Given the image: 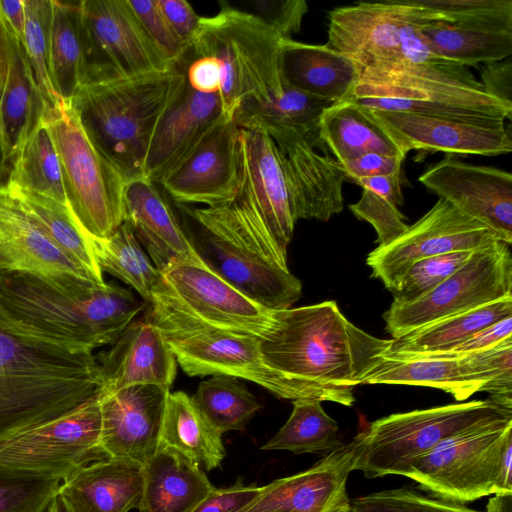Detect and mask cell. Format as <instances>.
Segmentation results:
<instances>
[{
	"instance_id": "6da1fadb",
	"label": "cell",
	"mask_w": 512,
	"mask_h": 512,
	"mask_svg": "<svg viewBox=\"0 0 512 512\" xmlns=\"http://www.w3.org/2000/svg\"><path fill=\"white\" fill-rule=\"evenodd\" d=\"M259 339L265 364L290 383L296 400L355 402L354 389L382 360L391 339L376 338L350 322L337 303L274 310Z\"/></svg>"
},
{
	"instance_id": "7a4b0ae2",
	"label": "cell",
	"mask_w": 512,
	"mask_h": 512,
	"mask_svg": "<svg viewBox=\"0 0 512 512\" xmlns=\"http://www.w3.org/2000/svg\"><path fill=\"white\" fill-rule=\"evenodd\" d=\"M142 307L118 285L0 272V330L69 353L113 344Z\"/></svg>"
},
{
	"instance_id": "3957f363",
	"label": "cell",
	"mask_w": 512,
	"mask_h": 512,
	"mask_svg": "<svg viewBox=\"0 0 512 512\" xmlns=\"http://www.w3.org/2000/svg\"><path fill=\"white\" fill-rule=\"evenodd\" d=\"M444 22L415 0L357 2L329 12L326 45L356 67L358 81L389 87L423 86L469 77L468 67L434 55L420 30Z\"/></svg>"
},
{
	"instance_id": "277c9868",
	"label": "cell",
	"mask_w": 512,
	"mask_h": 512,
	"mask_svg": "<svg viewBox=\"0 0 512 512\" xmlns=\"http://www.w3.org/2000/svg\"><path fill=\"white\" fill-rule=\"evenodd\" d=\"M96 357L30 343L0 330V440L99 394Z\"/></svg>"
},
{
	"instance_id": "5b68a950",
	"label": "cell",
	"mask_w": 512,
	"mask_h": 512,
	"mask_svg": "<svg viewBox=\"0 0 512 512\" xmlns=\"http://www.w3.org/2000/svg\"><path fill=\"white\" fill-rule=\"evenodd\" d=\"M200 228L195 247L206 265L270 310L290 308L302 285L288 269L257 210L239 188L222 205L188 210Z\"/></svg>"
},
{
	"instance_id": "8992f818",
	"label": "cell",
	"mask_w": 512,
	"mask_h": 512,
	"mask_svg": "<svg viewBox=\"0 0 512 512\" xmlns=\"http://www.w3.org/2000/svg\"><path fill=\"white\" fill-rule=\"evenodd\" d=\"M184 81L174 64L163 71L86 84L70 105L89 137L129 182L143 177L154 130Z\"/></svg>"
},
{
	"instance_id": "52a82bcc",
	"label": "cell",
	"mask_w": 512,
	"mask_h": 512,
	"mask_svg": "<svg viewBox=\"0 0 512 512\" xmlns=\"http://www.w3.org/2000/svg\"><path fill=\"white\" fill-rule=\"evenodd\" d=\"M281 36L253 13L226 6L201 17L183 53L214 59L221 72L219 96L232 119L249 100L265 101L283 93Z\"/></svg>"
},
{
	"instance_id": "ba28073f",
	"label": "cell",
	"mask_w": 512,
	"mask_h": 512,
	"mask_svg": "<svg viewBox=\"0 0 512 512\" xmlns=\"http://www.w3.org/2000/svg\"><path fill=\"white\" fill-rule=\"evenodd\" d=\"M44 115L71 213L88 236L109 237L123 223L127 179L89 137L70 104L48 106Z\"/></svg>"
},
{
	"instance_id": "9c48e42d",
	"label": "cell",
	"mask_w": 512,
	"mask_h": 512,
	"mask_svg": "<svg viewBox=\"0 0 512 512\" xmlns=\"http://www.w3.org/2000/svg\"><path fill=\"white\" fill-rule=\"evenodd\" d=\"M512 416L490 399L472 400L427 409L395 413L371 422L354 438L357 442L353 471L372 479L406 476L413 460L447 437L476 423Z\"/></svg>"
},
{
	"instance_id": "30bf717a",
	"label": "cell",
	"mask_w": 512,
	"mask_h": 512,
	"mask_svg": "<svg viewBox=\"0 0 512 512\" xmlns=\"http://www.w3.org/2000/svg\"><path fill=\"white\" fill-rule=\"evenodd\" d=\"M145 316L161 330L187 375L244 379L279 398L295 400L287 379L265 364L257 337L216 329L153 303Z\"/></svg>"
},
{
	"instance_id": "8fae6325",
	"label": "cell",
	"mask_w": 512,
	"mask_h": 512,
	"mask_svg": "<svg viewBox=\"0 0 512 512\" xmlns=\"http://www.w3.org/2000/svg\"><path fill=\"white\" fill-rule=\"evenodd\" d=\"M512 416L455 433L413 460L406 477L437 498L465 503L495 494L498 457Z\"/></svg>"
},
{
	"instance_id": "7c38bea8",
	"label": "cell",
	"mask_w": 512,
	"mask_h": 512,
	"mask_svg": "<svg viewBox=\"0 0 512 512\" xmlns=\"http://www.w3.org/2000/svg\"><path fill=\"white\" fill-rule=\"evenodd\" d=\"M512 296L510 245L495 240L472 251L467 261L420 299L391 304L384 313L386 330L396 338L441 318Z\"/></svg>"
},
{
	"instance_id": "4fadbf2b",
	"label": "cell",
	"mask_w": 512,
	"mask_h": 512,
	"mask_svg": "<svg viewBox=\"0 0 512 512\" xmlns=\"http://www.w3.org/2000/svg\"><path fill=\"white\" fill-rule=\"evenodd\" d=\"M100 393L65 414L0 440V466L61 481L109 458L101 441Z\"/></svg>"
},
{
	"instance_id": "5bb4252c",
	"label": "cell",
	"mask_w": 512,
	"mask_h": 512,
	"mask_svg": "<svg viewBox=\"0 0 512 512\" xmlns=\"http://www.w3.org/2000/svg\"><path fill=\"white\" fill-rule=\"evenodd\" d=\"M80 6L84 85L163 71L174 65L149 37L128 0H83Z\"/></svg>"
},
{
	"instance_id": "9a60e30c",
	"label": "cell",
	"mask_w": 512,
	"mask_h": 512,
	"mask_svg": "<svg viewBox=\"0 0 512 512\" xmlns=\"http://www.w3.org/2000/svg\"><path fill=\"white\" fill-rule=\"evenodd\" d=\"M149 303L210 327L257 338L269 330L274 310L245 296L206 264L181 263L161 272Z\"/></svg>"
},
{
	"instance_id": "2e32d148",
	"label": "cell",
	"mask_w": 512,
	"mask_h": 512,
	"mask_svg": "<svg viewBox=\"0 0 512 512\" xmlns=\"http://www.w3.org/2000/svg\"><path fill=\"white\" fill-rule=\"evenodd\" d=\"M495 240L500 238L489 227L439 198L404 233L373 249L366 264L372 277L381 280L393 294L415 262L451 252L474 251Z\"/></svg>"
},
{
	"instance_id": "e0dca14e",
	"label": "cell",
	"mask_w": 512,
	"mask_h": 512,
	"mask_svg": "<svg viewBox=\"0 0 512 512\" xmlns=\"http://www.w3.org/2000/svg\"><path fill=\"white\" fill-rule=\"evenodd\" d=\"M240 128L224 118L171 168L159 186L176 203L214 207L231 201L240 183Z\"/></svg>"
},
{
	"instance_id": "ac0fdd59",
	"label": "cell",
	"mask_w": 512,
	"mask_h": 512,
	"mask_svg": "<svg viewBox=\"0 0 512 512\" xmlns=\"http://www.w3.org/2000/svg\"><path fill=\"white\" fill-rule=\"evenodd\" d=\"M419 181L429 191L512 243V175L503 169L465 163L446 155Z\"/></svg>"
},
{
	"instance_id": "d6986e66",
	"label": "cell",
	"mask_w": 512,
	"mask_h": 512,
	"mask_svg": "<svg viewBox=\"0 0 512 512\" xmlns=\"http://www.w3.org/2000/svg\"><path fill=\"white\" fill-rule=\"evenodd\" d=\"M367 109L405 156L414 149L455 156H496L512 150L505 120L473 122L409 112Z\"/></svg>"
},
{
	"instance_id": "ffe728a7",
	"label": "cell",
	"mask_w": 512,
	"mask_h": 512,
	"mask_svg": "<svg viewBox=\"0 0 512 512\" xmlns=\"http://www.w3.org/2000/svg\"><path fill=\"white\" fill-rule=\"evenodd\" d=\"M295 221L326 222L344 208L342 165L327 152L318 135L290 136L274 141Z\"/></svg>"
},
{
	"instance_id": "44dd1931",
	"label": "cell",
	"mask_w": 512,
	"mask_h": 512,
	"mask_svg": "<svg viewBox=\"0 0 512 512\" xmlns=\"http://www.w3.org/2000/svg\"><path fill=\"white\" fill-rule=\"evenodd\" d=\"M170 389L139 384L100 392L102 447L109 458L143 465L159 448Z\"/></svg>"
},
{
	"instance_id": "7402d4cb",
	"label": "cell",
	"mask_w": 512,
	"mask_h": 512,
	"mask_svg": "<svg viewBox=\"0 0 512 512\" xmlns=\"http://www.w3.org/2000/svg\"><path fill=\"white\" fill-rule=\"evenodd\" d=\"M355 438L307 470L276 479L240 512H348L346 483L356 460Z\"/></svg>"
},
{
	"instance_id": "603a6c76",
	"label": "cell",
	"mask_w": 512,
	"mask_h": 512,
	"mask_svg": "<svg viewBox=\"0 0 512 512\" xmlns=\"http://www.w3.org/2000/svg\"><path fill=\"white\" fill-rule=\"evenodd\" d=\"M0 272L93 281L53 242L37 217L6 184L0 187Z\"/></svg>"
},
{
	"instance_id": "cb8c5ba5",
	"label": "cell",
	"mask_w": 512,
	"mask_h": 512,
	"mask_svg": "<svg viewBox=\"0 0 512 512\" xmlns=\"http://www.w3.org/2000/svg\"><path fill=\"white\" fill-rule=\"evenodd\" d=\"M239 188L251 201L279 253L287 259L295 219L279 154L266 134L240 129Z\"/></svg>"
},
{
	"instance_id": "d4e9b609",
	"label": "cell",
	"mask_w": 512,
	"mask_h": 512,
	"mask_svg": "<svg viewBox=\"0 0 512 512\" xmlns=\"http://www.w3.org/2000/svg\"><path fill=\"white\" fill-rule=\"evenodd\" d=\"M123 222L160 272L181 263L206 264L158 184L143 177L127 183Z\"/></svg>"
},
{
	"instance_id": "484cf974",
	"label": "cell",
	"mask_w": 512,
	"mask_h": 512,
	"mask_svg": "<svg viewBox=\"0 0 512 512\" xmlns=\"http://www.w3.org/2000/svg\"><path fill=\"white\" fill-rule=\"evenodd\" d=\"M224 118L228 117L219 94L197 91L185 79L154 130L144 160L143 178L159 184L200 138Z\"/></svg>"
},
{
	"instance_id": "4316f807",
	"label": "cell",
	"mask_w": 512,
	"mask_h": 512,
	"mask_svg": "<svg viewBox=\"0 0 512 512\" xmlns=\"http://www.w3.org/2000/svg\"><path fill=\"white\" fill-rule=\"evenodd\" d=\"M96 360L105 392L139 384L170 389L176 376V358L161 330L146 316L133 320Z\"/></svg>"
},
{
	"instance_id": "83f0119b",
	"label": "cell",
	"mask_w": 512,
	"mask_h": 512,
	"mask_svg": "<svg viewBox=\"0 0 512 512\" xmlns=\"http://www.w3.org/2000/svg\"><path fill=\"white\" fill-rule=\"evenodd\" d=\"M143 493V465L123 458L89 463L67 477L58 494L72 512H129Z\"/></svg>"
},
{
	"instance_id": "f1b7e54d",
	"label": "cell",
	"mask_w": 512,
	"mask_h": 512,
	"mask_svg": "<svg viewBox=\"0 0 512 512\" xmlns=\"http://www.w3.org/2000/svg\"><path fill=\"white\" fill-rule=\"evenodd\" d=\"M489 372L477 352L449 357L427 355L403 359L385 358L367 374L362 384H396L440 389L464 401L484 391Z\"/></svg>"
},
{
	"instance_id": "f546056e",
	"label": "cell",
	"mask_w": 512,
	"mask_h": 512,
	"mask_svg": "<svg viewBox=\"0 0 512 512\" xmlns=\"http://www.w3.org/2000/svg\"><path fill=\"white\" fill-rule=\"evenodd\" d=\"M280 71L283 85L335 103L346 100L358 81L353 62L338 51L292 38L281 41Z\"/></svg>"
},
{
	"instance_id": "4dcf8cb0",
	"label": "cell",
	"mask_w": 512,
	"mask_h": 512,
	"mask_svg": "<svg viewBox=\"0 0 512 512\" xmlns=\"http://www.w3.org/2000/svg\"><path fill=\"white\" fill-rule=\"evenodd\" d=\"M215 487L204 470L170 447L160 446L143 464L139 512H191Z\"/></svg>"
},
{
	"instance_id": "1f68e13d",
	"label": "cell",
	"mask_w": 512,
	"mask_h": 512,
	"mask_svg": "<svg viewBox=\"0 0 512 512\" xmlns=\"http://www.w3.org/2000/svg\"><path fill=\"white\" fill-rule=\"evenodd\" d=\"M6 32L9 64L0 97V147L11 164L48 105L39 91L22 44Z\"/></svg>"
},
{
	"instance_id": "d6a6232c",
	"label": "cell",
	"mask_w": 512,
	"mask_h": 512,
	"mask_svg": "<svg viewBox=\"0 0 512 512\" xmlns=\"http://www.w3.org/2000/svg\"><path fill=\"white\" fill-rule=\"evenodd\" d=\"M512 316V296L428 323L391 338L385 358L403 359L446 353L475 333Z\"/></svg>"
},
{
	"instance_id": "836d02e7",
	"label": "cell",
	"mask_w": 512,
	"mask_h": 512,
	"mask_svg": "<svg viewBox=\"0 0 512 512\" xmlns=\"http://www.w3.org/2000/svg\"><path fill=\"white\" fill-rule=\"evenodd\" d=\"M334 103L283 85L280 96L242 103L232 119L240 129L266 134L273 141L290 136H313L318 135L322 113Z\"/></svg>"
},
{
	"instance_id": "e575fe53",
	"label": "cell",
	"mask_w": 512,
	"mask_h": 512,
	"mask_svg": "<svg viewBox=\"0 0 512 512\" xmlns=\"http://www.w3.org/2000/svg\"><path fill=\"white\" fill-rule=\"evenodd\" d=\"M318 137L340 164L370 152L403 155L368 109L349 99L324 110Z\"/></svg>"
},
{
	"instance_id": "d590c367",
	"label": "cell",
	"mask_w": 512,
	"mask_h": 512,
	"mask_svg": "<svg viewBox=\"0 0 512 512\" xmlns=\"http://www.w3.org/2000/svg\"><path fill=\"white\" fill-rule=\"evenodd\" d=\"M160 446L177 450L205 471L220 467L226 456L222 435L182 391L169 393Z\"/></svg>"
},
{
	"instance_id": "8d00e7d4",
	"label": "cell",
	"mask_w": 512,
	"mask_h": 512,
	"mask_svg": "<svg viewBox=\"0 0 512 512\" xmlns=\"http://www.w3.org/2000/svg\"><path fill=\"white\" fill-rule=\"evenodd\" d=\"M49 74L56 96L67 105L85 83L80 1H52Z\"/></svg>"
},
{
	"instance_id": "74e56055",
	"label": "cell",
	"mask_w": 512,
	"mask_h": 512,
	"mask_svg": "<svg viewBox=\"0 0 512 512\" xmlns=\"http://www.w3.org/2000/svg\"><path fill=\"white\" fill-rule=\"evenodd\" d=\"M420 33L434 55L468 68L502 61L512 54V32L429 22Z\"/></svg>"
},
{
	"instance_id": "f35d334b",
	"label": "cell",
	"mask_w": 512,
	"mask_h": 512,
	"mask_svg": "<svg viewBox=\"0 0 512 512\" xmlns=\"http://www.w3.org/2000/svg\"><path fill=\"white\" fill-rule=\"evenodd\" d=\"M96 262L107 272L131 286L146 302L161 281V272L140 245L128 224L123 222L107 238L90 237Z\"/></svg>"
},
{
	"instance_id": "ab89813d",
	"label": "cell",
	"mask_w": 512,
	"mask_h": 512,
	"mask_svg": "<svg viewBox=\"0 0 512 512\" xmlns=\"http://www.w3.org/2000/svg\"><path fill=\"white\" fill-rule=\"evenodd\" d=\"M6 184L67 204L59 156L45 115L11 161Z\"/></svg>"
},
{
	"instance_id": "60d3db41",
	"label": "cell",
	"mask_w": 512,
	"mask_h": 512,
	"mask_svg": "<svg viewBox=\"0 0 512 512\" xmlns=\"http://www.w3.org/2000/svg\"><path fill=\"white\" fill-rule=\"evenodd\" d=\"M9 187L32 211L49 237L71 261L94 282L104 284L102 271L94 256L90 236L80 227L68 205L43 194Z\"/></svg>"
},
{
	"instance_id": "b9f144b4",
	"label": "cell",
	"mask_w": 512,
	"mask_h": 512,
	"mask_svg": "<svg viewBox=\"0 0 512 512\" xmlns=\"http://www.w3.org/2000/svg\"><path fill=\"white\" fill-rule=\"evenodd\" d=\"M292 403L290 417L261 450L329 453L344 445L338 423L324 411L320 401L296 400Z\"/></svg>"
},
{
	"instance_id": "7bdbcfd3",
	"label": "cell",
	"mask_w": 512,
	"mask_h": 512,
	"mask_svg": "<svg viewBox=\"0 0 512 512\" xmlns=\"http://www.w3.org/2000/svg\"><path fill=\"white\" fill-rule=\"evenodd\" d=\"M212 427L221 435L243 430L261 408L237 378L217 375L202 381L190 397Z\"/></svg>"
},
{
	"instance_id": "ee69618b",
	"label": "cell",
	"mask_w": 512,
	"mask_h": 512,
	"mask_svg": "<svg viewBox=\"0 0 512 512\" xmlns=\"http://www.w3.org/2000/svg\"><path fill=\"white\" fill-rule=\"evenodd\" d=\"M354 183L362 188V195L349 209L358 219L372 225L378 246L386 245L407 230L406 217L398 209L403 203L401 172L359 178Z\"/></svg>"
},
{
	"instance_id": "f6af8a7d",
	"label": "cell",
	"mask_w": 512,
	"mask_h": 512,
	"mask_svg": "<svg viewBox=\"0 0 512 512\" xmlns=\"http://www.w3.org/2000/svg\"><path fill=\"white\" fill-rule=\"evenodd\" d=\"M26 25L22 46L39 91L48 106L63 104L56 96L49 74L52 0H25Z\"/></svg>"
},
{
	"instance_id": "bcb514c9",
	"label": "cell",
	"mask_w": 512,
	"mask_h": 512,
	"mask_svg": "<svg viewBox=\"0 0 512 512\" xmlns=\"http://www.w3.org/2000/svg\"><path fill=\"white\" fill-rule=\"evenodd\" d=\"M61 480L0 466V512H46Z\"/></svg>"
},
{
	"instance_id": "7dc6e473",
	"label": "cell",
	"mask_w": 512,
	"mask_h": 512,
	"mask_svg": "<svg viewBox=\"0 0 512 512\" xmlns=\"http://www.w3.org/2000/svg\"><path fill=\"white\" fill-rule=\"evenodd\" d=\"M438 12L445 23L512 32L511 0H415Z\"/></svg>"
},
{
	"instance_id": "c3c4849f",
	"label": "cell",
	"mask_w": 512,
	"mask_h": 512,
	"mask_svg": "<svg viewBox=\"0 0 512 512\" xmlns=\"http://www.w3.org/2000/svg\"><path fill=\"white\" fill-rule=\"evenodd\" d=\"M348 512H482L410 488L383 490L350 500Z\"/></svg>"
},
{
	"instance_id": "681fc988",
	"label": "cell",
	"mask_w": 512,
	"mask_h": 512,
	"mask_svg": "<svg viewBox=\"0 0 512 512\" xmlns=\"http://www.w3.org/2000/svg\"><path fill=\"white\" fill-rule=\"evenodd\" d=\"M471 253L472 251L451 252L415 262L393 293L392 304L405 305L425 296L459 269Z\"/></svg>"
},
{
	"instance_id": "f907efd6",
	"label": "cell",
	"mask_w": 512,
	"mask_h": 512,
	"mask_svg": "<svg viewBox=\"0 0 512 512\" xmlns=\"http://www.w3.org/2000/svg\"><path fill=\"white\" fill-rule=\"evenodd\" d=\"M128 3L155 45L170 62L175 63L186 45L168 23L158 0H128Z\"/></svg>"
},
{
	"instance_id": "816d5d0a",
	"label": "cell",
	"mask_w": 512,
	"mask_h": 512,
	"mask_svg": "<svg viewBox=\"0 0 512 512\" xmlns=\"http://www.w3.org/2000/svg\"><path fill=\"white\" fill-rule=\"evenodd\" d=\"M256 16L273 28L282 39L299 32L308 5L304 0H256Z\"/></svg>"
},
{
	"instance_id": "f5cc1de1",
	"label": "cell",
	"mask_w": 512,
	"mask_h": 512,
	"mask_svg": "<svg viewBox=\"0 0 512 512\" xmlns=\"http://www.w3.org/2000/svg\"><path fill=\"white\" fill-rule=\"evenodd\" d=\"M264 490L265 485H246L238 478L229 487H215L191 512H240Z\"/></svg>"
},
{
	"instance_id": "db71d44e",
	"label": "cell",
	"mask_w": 512,
	"mask_h": 512,
	"mask_svg": "<svg viewBox=\"0 0 512 512\" xmlns=\"http://www.w3.org/2000/svg\"><path fill=\"white\" fill-rule=\"evenodd\" d=\"M404 155H388L376 152L366 153L342 165L347 180L374 176H387L402 171Z\"/></svg>"
},
{
	"instance_id": "11a10c76",
	"label": "cell",
	"mask_w": 512,
	"mask_h": 512,
	"mask_svg": "<svg viewBox=\"0 0 512 512\" xmlns=\"http://www.w3.org/2000/svg\"><path fill=\"white\" fill-rule=\"evenodd\" d=\"M510 337H512V316L482 329L452 350L436 355L449 357L464 356L492 347Z\"/></svg>"
},
{
	"instance_id": "9f6ffc18",
	"label": "cell",
	"mask_w": 512,
	"mask_h": 512,
	"mask_svg": "<svg viewBox=\"0 0 512 512\" xmlns=\"http://www.w3.org/2000/svg\"><path fill=\"white\" fill-rule=\"evenodd\" d=\"M158 4L173 31L187 46L199 27L201 17L185 0H158Z\"/></svg>"
},
{
	"instance_id": "6f0895ef",
	"label": "cell",
	"mask_w": 512,
	"mask_h": 512,
	"mask_svg": "<svg viewBox=\"0 0 512 512\" xmlns=\"http://www.w3.org/2000/svg\"><path fill=\"white\" fill-rule=\"evenodd\" d=\"M479 81L491 96L512 105V64L511 61H497L484 64Z\"/></svg>"
},
{
	"instance_id": "680465c9",
	"label": "cell",
	"mask_w": 512,
	"mask_h": 512,
	"mask_svg": "<svg viewBox=\"0 0 512 512\" xmlns=\"http://www.w3.org/2000/svg\"><path fill=\"white\" fill-rule=\"evenodd\" d=\"M0 19L6 31L22 44L26 25L25 0L0 1Z\"/></svg>"
},
{
	"instance_id": "91938a15",
	"label": "cell",
	"mask_w": 512,
	"mask_h": 512,
	"mask_svg": "<svg viewBox=\"0 0 512 512\" xmlns=\"http://www.w3.org/2000/svg\"><path fill=\"white\" fill-rule=\"evenodd\" d=\"M507 492H512V432L502 444L495 479V494Z\"/></svg>"
},
{
	"instance_id": "94428289",
	"label": "cell",
	"mask_w": 512,
	"mask_h": 512,
	"mask_svg": "<svg viewBox=\"0 0 512 512\" xmlns=\"http://www.w3.org/2000/svg\"><path fill=\"white\" fill-rule=\"evenodd\" d=\"M9 64V43L6 29L0 19V97L5 85Z\"/></svg>"
},
{
	"instance_id": "6125c7cd",
	"label": "cell",
	"mask_w": 512,
	"mask_h": 512,
	"mask_svg": "<svg viewBox=\"0 0 512 512\" xmlns=\"http://www.w3.org/2000/svg\"><path fill=\"white\" fill-rule=\"evenodd\" d=\"M493 495L488 500L486 512H512V492Z\"/></svg>"
},
{
	"instance_id": "be15d7a7",
	"label": "cell",
	"mask_w": 512,
	"mask_h": 512,
	"mask_svg": "<svg viewBox=\"0 0 512 512\" xmlns=\"http://www.w3.org/2000/svg\"><path fill=\"white\" fill-rule=\"evenodd\" d=\"M46 512H72L62 497L57 494Z\"/></svg>"
},
{
	"instance_id": "e7e4bbea",
	"label": "cell",
	"mask_w": 512,
	"mask_h": 512,
	"mask_svg": "<svg viewBox=\"0 0 512 512\" xmlns=\"http://www.w3.org/2000/svg\"><path fill=\"white\" fill-rule=\"evenodd\" d=\"M11 164L9 161H7L3 155L2 149L0 147V187L3 185V180L5 178L8 179V175L10 172Z\"/></svg>"
}]
</instances>
